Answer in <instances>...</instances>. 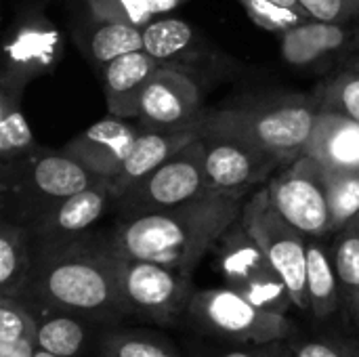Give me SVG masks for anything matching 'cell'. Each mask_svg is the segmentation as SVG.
<instances>
[{"mask_svg":"<svg viewBox=\"0 0 359 357\" xmlns=\"http://www.w3.org/2000/svg\"><path fill=\"white\" fill-rule=\"evenodd\" d=\"M202 139L206 187L221 196L244 198L286 166L278 156L227 135L202 133Z\"/></svg>","mask_w":359,"mask_h":357,"instance_id":"8fae6325","label":"cell"},{"mask_svg":"<svg viewBox=\"0 0 359 357\" xmlns=\"http://www.w3.org/2000/svg\"><path fill=\"white\" fill-rule=\"evenodd\" d=\"M32 238L23 223L4 217L0 223V297L23 299L32 276Z\"/></svg>","mask_w":359,"mask_h":357,"instance_id":"7402d4cb","label":"cell"},{"mask_svg":"<svg viewBox=\"0 0 359 357\" xmlns=\"http://www.w3.org/2000/svg\"><path fill=\"white\" fill-rule=\"evenodd\" d=\"M111 204H116V196L109 181H97L95 185L48 206L25 223L32 246H53L86 236Z\"/></svg>","mask_w":359,"mask_h":357,"instance_id":"4fadbf2b","label":"cell"},{"mask_svg":"<svg viewBox=\"0 0 359 357\" xmlns=\"http://www.w3.org/2000/svg\"><path fill=\"white\" fill-rule=\"evenodd\" d=\"M198 137H202V124L179 130H154L139 126V135L135 139L133 149L128 151L118 175L109 183L116 200L124 196L137 181H141L145 175L162 166L168 158H172L177 151H181Z\"/></svg>","mask_w":359,"mask_h":357,"instance_id":"e0dca14e","label":"cell"},{"mask_svg":"<svg viewBox=\"0 0 359 357\" xmlns=\"http://www.w3.org/2000/svg\"><path fill=\"white\" fill-rule=\"evenodd\" d=\"M307 295L309 309L318 320H330L343 307L332 252L322 238H307Z\"/></svg>","mask_w":359,"mask_h":357,"instance_id":"603a6c76","label":"cell"},{"mask_svg":"<svg viewBox=\"0 0 359 357\" xmlns=\"http://www.w3.org/2000/svg\"><path fill=\"white\" fill-rule=\"evenodd\" d=\"M204 175V139L198 137L162 166L137 181L116 200L120 219H133L185 204L206 194Z\"/></svg>","mask_w":359,"mask_h":357,"instance_id":"52a82bcc","label":"cell"},{"mask_svg":"<svg viewBox=\"0 0 359 357\" xmlns=\"http://www.w3.org/2000/svg\"><path fill=\"white\" fill-rule=\"evenodd\" d=\"M23 90L25 84L0 80V170L23 162L40 149L21 107Z\"/></svg>","mask_w":359,"mask_h":357,"instance_id":"ffe728a7","label":"cell"},{"mask_svg":"<svg viewBox=\"0 0 359 357\" xmlns=\"http://www.w3.org/2000/svg\"><path fill=\"white\" fill-rule=\"evenodd\" d=\"M242 206V198L206 191L168 210L118 219L107 240L120 257L154 261L191 276L204 255L240 221Z\"/></svg>","mask_w":359,"mask_h":357,"instance_id":"7a4b0ae2","label":"cell"},{"mask_svg":"<svg viewBox=\"0 0 359 357\" xmlns=\"http://www.w3.org/2000/svg\"><path fill=\"white\" fill-rule=\"evenodd\" d=\"M32 257L23 303L36 299L53 311L101 322L128 316L120 282L122 259L107 236L86 234L53 246H32Z\"/></svg>","mask_w":359,"mask_h":357,"instance_id":"6da1fadb","label":"cell"},{"mask_svg":"<svg viewBox=\"0 0 359 357\" xmlns=\"http://www.w3.org/2000/svg\"><path fill=\"white\" fill-rule=\"evenodd\" d=\"M330 252L341 284L343 307L351 314L359 299V227L353 221L334 234Z\"/></svg>","mask_w":359,"mask_h":357,"instance_id":"83f0119b","label":"cell"},{"mask_svg":"<svg viewBox=\"0 0 359 357\" xmlns=\"http://www.w3.org/2000/svg\"><path fill=\"white\" fill-rule=\"evenodd\" d=\"M61 57V36L57 27L42 17H32L15 25L2 46V76L25 84L55 69Z\"/></svg>","mask_w":359,"mask_h":357,"instance_id":"5bb4252c","label":"cell"},{"mask_svg":"<svg viewBox=\"0 0 359 357\" xmlns=\"http://www.w3.org/2000/svg\"><path fill=\"white\" fill-rule=\"evenodd\" d=\"M99 357H179L170 343L143 332H109L99 345Z\"/></svg>","mask_w":359,"mask_h":357,"instance_id":"f546056e","label":"cell"},{"mask_svg":"<svg viewBox=\"0 0 359 357\" xmlns=\"http://www.w3.org/2000/svg\"><path fill=\"white\" fill-rule=\"evenodd\" d=\"M276 2H280V4H284V6H294V8H305L301 0H276Z\"/></svg>","mask_w":359,"mask_h":357,"instance_id":"8d00e7d4","label":"cell"},{"mask_svg":"<svg viewBox=\"0 0 359 357\" xmlns=\"http://www.w3.org/2000/svg\"><path fill=\"white\" fill-rule=\"evenodd\" d=\"M240 4L244 6L246 15L252 19V23H257L259 27H263L271 34H278V36L313 19L307 8L284 6L276 0H240Z\"/></svg>","mask_w":359,"mask_h":357,"instance_id":"4dcf8cb0","label":"cell"},{"mask_svg":"<svg viewBox=\"0 0 359 357\" xmlns=\"http://www.w3.org/2000/svg\"><path fill=\"white\" fill-rule=\"evenodd\" d=\"M240 223L263 248L271 265L286 282L297 309H309L307 295V236L286 221L261 187L242 206Z\"/></svg>","mask_w":359,"mask_h":357,"instance_id":"8992f818","label":"cell"},{"mask_svg":"<svg viewBox=\"0 0 359 357\" xmlns=\"http://www.w3.org/2000/svg\"><path fill=\"white\" fill-rule=\"evenodd\" d=\"M303 154L316 158L326 170H359V122L320 109Z\"/></svg>","mask_w":359,"mask_h":357,"instance_id":"ac0fdd59","label":"cell"},{"mask_svg":"<svg viewBox=\"0 0 359 357\" xmlns=\"http://www.w3.org/2000/svg\"><path fill=\"white\" fill-rule=\"evenodd\" d=\"M0 179L4 208H13L19 223H29L48 206L103 181L65 151L38 149L23 162L4 168Z\"/></svg>","mask_w":359,"mask_h":357,"instance_id":"277c9868","label":"cell"},{"mask_svg":"<svg viewBox=\"0 0 359 357\" xmlns=\"http://www.w3.org/2000/svg\"><path fill=\"white\" fill-rule=\"evenodd\" d=\"M185 314L202 335L244 345H269L294 335L288 316L263 309L229 286L194 290Z\"/></svg>","mask_w":359,"mask_h":357,"instance_id":"5b68a950","label":"cell"},{"mask_svg":"<svg viewBox=\"0 0 359 357\" xmlns=\"http://www.w3.org/2000/svg\"><path fill=\"white\" fill-rule=\"evenodd\" d=\"M322 112H334L359 122V69L355 65L337 74L318 97Z\"/></svg>","mask_w":359,"mask_h":357,"instance_id":"1f68e13d","label":"cell"},{"mask_svg":"<svg viewBox=\"0 0 359 357\" xmlns=\"http://www.w3.org/2000/svg\"><path fill=\"white\" fill-rule=\"evenodd\" d=\"M297 357H358L359 349L351 345H341L332 341H303L290 343Z\"/></svg>","mask_w":359,"mask_h":357,"instance_id":"836d02e7","label":"cell"},{"mask_svg":"<svg viewBox=\"0 0 359 357\" xmlns=\"http://www.w3.org/2000/svg\"><path fill=\"white\" fill-rule=\"evenodd\" d=\"M143 50L162 65L181 67L200 57V40L185 19L170 13L143 27Z\"/></svg>","mask_w":359,"mask_h":357,"instance_id":"44dd1931","label":"cell"},{"mask_svg":"<svg viewBox=\"0 0 359 357\" xmlns=\"http://www.w3.org/2000/svg\"><path fill=\"white\" fill-rule=\"evenodd\" d=\"M309 15L328 23H351L359 19V0H301Z\"/></svg>","mask_w":359,"mask_h":357,"instance_id":"d6a6232c","label":"cell"},{"mask_svg":"<svg viewBox=\"0 0 359 357\" xmlns=\"http://www.w3.org/2000/svg\"><path fill=\"white\" fill-rule=\"evenodd\" d=\"M318 114V99L288 95L267 103L240 105L204 114L202 133L227 135L246 141L288 164L305 151Z\"/></svg>","mask_w":359,"mask_h":357,"instance_id":"3957f363","label":"cell"},{"mask_svg":"<svg viewBox=\"0 0 359 357\" xmlns=\"http://www.w3.org/2000/svg\"><path fill=\"white\" fill-rule=\"evenodd\" d=\"M358 357H359V353H358Z\"/></svg>","mask_w":359,"mask_h":357,"instance_id":"b9f144b4","label":"cell"},{"mask_svg":"<svg viewBox=\"0 0 359 357\" xmlns=\"http://www.w3.org/2000/svg\"><path fill=\"white\" fill-rule=\"evenodd\" d=\"M267 191L278 213L307 238L332 234L324 168L316 158L301 154L282 166L269 179Z\"/></svg>","mask_w":359,"mask_h":357,"instance_id":"9c48e42d","label":"cell"},{"mask_svg":"<svg viewBox=\"0 0 359 357\" xmlns=\"http://www.w3.org/2000/svg\"><path fill=\"white\" fill-rule=\"evenodd\" d=\"M349 316H351V320L355 322V326L359 328V299H358V303H355V307L351 309V314H349Z\"/></svg>","mask_w":359,"mask_h":357,"instance_id":"74e56055","label":"cell"},{"mask_svg":"<svg viewBox=\"0 0 359 357\" xmlns=\"http://www.w3.org/2000/svg\"><path fill=\"white\" fill-rule=\"evenodd\" d=\"M88 341V328L84 318L74 314H61L38 322V347L59 357H76Z\"/></svg>","mask_w":359,"mask_h":357,"instance_id":"4316f807","label":"cell"},{"mask_svg":"<svg viewBox=\"0 0 359 357\" xmlns=\"http://www.w3.org/2000/svg\"><path fill=\"white\" fill-rule=\"evenodd\" d=\"M135 50H143V27L124 21H97L86 40V55L99 69Z\"/></svg>","mask_w":359,"mask_h":357,"instance_id":"d4e9b609","label":"cell"},{"mask_svg":"<svg viewBox=\"0 0 359 357\" xmlns=\"http://www.w3.org/2000/svg\"><path fill=\"white\" fill-rule=\"evenodd\" d=\"M160 67L162 63L145 50L126 53L105 63L101 67V84L107 114L124 120H137L145 88Z\"/></svg>","mask_w":359,"mask_h":357,"instance_id":"2e32d148","label":"cell"},{"mask_svg":"<svg viewBox=\"0 0 359 357\" xmlns=\"http://www.w3.org/2000/svg\"><path fill=\"white\" fill-rule=\"evenodd\" d=\"M204 120L198 82L181 67L162 65L145 88L137 122L141 128L179 130Z\"/></svg>","mask_w":359,"mask_h":357,"instance_id":"7c38bea8","label":"cell"},{"mask_svg":"<svg viewBox=\"0 0 359 357\" xmlns=\"http://www.w3.org/2000/svg\"><path fill=\"white\" fill-rule=\"evenodd\" d=\"M353 65H355V67H358V69H359V55H358V57H355V59H353Z\"/></svg>","mask_w":359,"mask_h":357,"instance_id":"ab89813d","label":"cell"},{"mask_svg":"<svg viewBox=\"0 0 359 357\" xmlns=\"http://www.w3.org/2000/svg\"><path fill=\"white\" fill-rule=\"evenodd\" d=\"M34 357H59V356H55V353H48V351H44V349H40V347H38V351H36V356Z\"/></svg>","mask_w":359,"mask_h":357,"instance_id":"f35d334b","label":"cell"},{"mask_svg":"<svg viewBox=\"0 0 359 357\" xmlns=\"http://www.w3.org/2000/svg\"><path fill=\"white\" fill-rule=\"evenodd\" d=\"M261 357H297L294 351L290 349V345H282V341L269 343V345H261Z\"/></svg>","mask_w":359,"mask_h":357,"instance_id":"e575fe53","label":"cell"},{"mask_svg":"<svg viewBox=\"0 0 359 357\" xmlns=\"http://www.w3.org/2000/svg\"><path fill=\"white\" fill-rule=\"evenodd\" d=\"M139 135V124L130 120L107 114L80 135H76L63 151L86 166L95 177L103 181H114L122 162L135 145Z\"/></svg>","mask_w":359,"mask_h":357,"instance_id":"9a60e30c","label":"cell"},{"mask_svg":"<svg viewBox=\"0 0 359 357\" xmlns=\"http://www.w3.org/2000/svg\"><path fill=\"white\" fill-rule=\"evenodd\" d=\"M219 357H261V345H252V349H229Z\"/></svg>","mask_w":359,"mask_h":357,"instance_id":"d590c367","label":"cell"},{"mask_svg":"<svg viewBox=\"0 0 359 357\" xmlns=\"http://www.w3.org/2000/svg\"><path fill=\"white\" fill-rule=\"evenodd\" d=\"M38 351V320L32 309L11 297H0V357H34Z\"/></svg>","mask_w":359,"mask_h":357,"instance_id":"cb8c5ba5","label":"cell"},{"mask_svg":"<svg viewBox=\"0 0 359 357\" xmlns=\"http://www.w3.org/2000/svg\"><path fill=\"white\" fill-rule=\"evenodd\" d=\"M95 21H124L145 27L149 21L170 15L187 0H84Z\"/></svg>","mask_w":359,"mask_h":357,"instance_id":"484cf974","label":"cell"},{"mask_svg":"<svg viewBox=\"0 0 359 357\" xmlns=\"http://www.w3.org/2000/svg\"><path fill=\"white\" fill-rule=\"evenodd\" d=\"M324 179L330 208V236H334L359 215V170L339 173L324 168Z\"/></svg>","mask_w":359,"mask_h":357,"instance_id":"f1b7e54d","label":"cell"},{"mask_svg":"<svg viewBox=\"0 0 359 357\" xmlns=\"http://www.w3.org/2000/svg\"><path fill=\"white\" fill-rule=\"evenodd\" d=\"M353 223H355V225H358V227H359V215H358V217H355V219H353Z\"/></svg>","mask_w":359,"mask_h":357,"instance_id":"60d3db41","label":"cell"},{"mask_svg":"<svg viewBox=\"0 0 359 357\" xmlns=\"http://www.w3.org/2000/svg\"><path fill=\"white\" fill-rule=\"evenodd\" d=\"M351 36L353 34L343 23L311 19L280 36L282 59L292 67H311L326 57L341 53Z\"/></svg>","mask_w":359,"mask_h":357,"instance_id":"d6986e66","label":"cell"},{"mask_svg":"<svg viewBox=\"0 0 359 357\" xmlns=\"http://www.w3.org/2000/svg\"><path fill=\"white\" fill-rule=\"evenodd\" d=\"M217 246L219 267L229 288L276 314L286 316L294 307L286 282L240 221L225 231Z\"/></svg>","mask_w":359,"mask_h":357,"instance_id":"ba28073f","label":"cell"},{"mask_svg":"<svg viewBox=\"0 0 359 357\" xmlns=\"http://www.w3.org/2000/svg\"><path fill=\"white\" fill-rule=\"evenodd\" d=\"M120 259L122 297L128 316H141L158 324H172L187 311L194 295L189 274L154 261Z\"/></svg>","mask_w":359,"mask_h":357,"instance_id":"30bf717a","label":"cell"}]
</instances>
